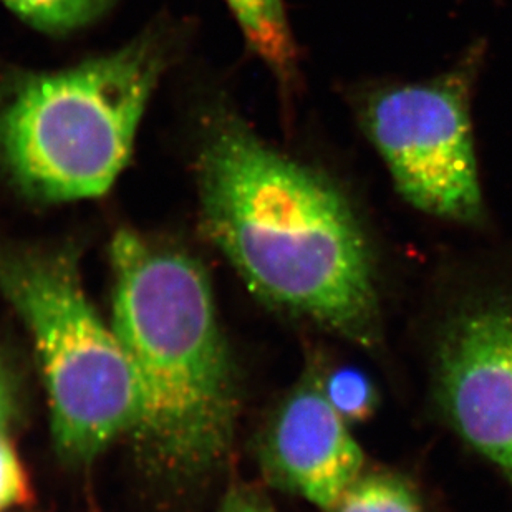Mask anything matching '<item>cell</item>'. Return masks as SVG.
Masks as SVG:
<instances>
[{
	"mask_svg": "<svg viewBox=\"0 0 512 512\" xmlns=\"http://www.w3.org/2000/svg\"><path fill=\"white\" fill-rule=\"evenodd\" d=\"M196 174L206 234L254 294L357 347L380 345L372 244L332 179L226 110L206 120Z\"/></svg>",
	"mask_w": 512,
	"mask_h": 512,
	"instance_id": "1",
	"label": "cell"
},
{
	"mask_svg": "<svg viewBox=\"0 0 512 512\" xmlns=\"http://www.w3.org/2000/svg\"><path fill=\"white\" fill-rule=\"evenodd\" d=\"M171 39L151 32L113 54L0 85V170L44 203L98 198L130 160L136 130L170 65Z\"/></svg>",
	"mask_w": 512,
	"mask_h": 512,
	"instance_id": "3",
	"label": "cell"
},
{
	"mask_svg": "<svg viewBox=\"0 0 512 512\" xmlns=\"http://www.w3.org/2000/svg\"><path fill=\"white\" fill-rule=\"evenodd\" d=\"M481 42L421 83H385L353 100L363 133L413 208L459 224L484 218L471 100L483 67Z\"/></svg>",
	"mask_w": 512,
	"mask_h": 512,
	"instance_id": "5",
	"label": "cell"
},
{
	"mask_svg": "<svg viewBox=\"0 0 512 512\" xmlns=\"http://www.w3.org/2000/svg\"><path fill=\"white\" fill-rule=\"evenodd\" d=\"M267 476L329 511L363 473V453L347 421L325 397L320 375H307L282 400L261 446Z\"/></svg>",
	"mask_w": 512,
	"mask_h": 512,
	"instance_id": "7",
	"label": "cell"
},
{
	"mask_svg": "<svg viewBox=\"0 0 512 512\" xmlns=\"http://www.w3.org/2000/svg\"><path fill=\"white\" fill-rule=\"evenodd\" d=\"M14 388L10 378L9 368L4 358L0 357V433H5L12 416H14Z\"/></svg>",
	"mask_w": 512,
	"mask_h": 512,
	"instance_id": "14",
	"label": "cell"
},
{
	"mask_svg": "<svg viewBox=\"0 0 512 512\" xmlns=\"http://www.w3.org/2000/svg\"><path fill=\"white\" fill-rule=\"evenodd\" d=\"M0 292L34 340L55 448L68 463H90L135 430L140 388L115 330L85 294L77 252L0 249Z\"/></svg>",
	"mask_w": 512,
	"mask_h": 512,
	"instance_id": "4",
	"label": "cell"
},
{
	"mask_svg": "<svg viewBox=\"0 0 512 512\" xmlns=\"http://www.w3.org/2000/svg\"><path fill=\"white\" fill-rule=\"evenodd\" d=\"M247 44L276 73L282 87L297 75V49L290 34L284 0H226Z\"/></svg>",
	"mask_w": 512,
	"mask_h": 512,
	"instance_id": "8",
	"label": "cell"
},
{
	"mask_svg": "<svg viewBox=\"0 0 512 512\" xmlns=\"http://www.w3.org/2000/svg\"><path fill=\"white\" fill-rule=\"evenodd\" d=\"M322 383L325 397L345 421L367 420L377 406V392L360 370L337 368Z\"/></svg>",
	"mask_w": 512,
	"mask_h": 512,
	"instance_id": "11",
	"label": "cell"
},
{
	"mask_svg": "<svg viewBox=\"0 0 512 512\" xmlns=\"http://www.w3.org/2000/svg\"><path fill=\"white\" fill-rule=\"evenodd\" d=\"M25 24L50 35H67L100 19L118 0H0Z\"/></svg>",
	"mask_w": 512,
	"mask_h": 512,
	"instance_id": "10",
	"label": "cell"
},
{
	"mask_svg": "<svg viewBox=\"0 0 512 512\" xmlns=\"http://www.w3.org/2000/svg\"><path fill=\"white\" fill-rule=\"evenodd\" d=\"M112 329L140 388L131 435L168 478L208 474L231 453L237 395L208 274L194 257L121 229L110 246Z\"/></svg>",
	"mask_w": 512,
	"mask_h": 512,
	"instance_id": "2",
	"label": "cell"
},
{
	"mask_svg": "<svg viewBox=\"0 0 512 512\" xmlns=\"http://www.w3.org/2000/svg\"><path fill=\"white\" fill-rule=\"evenodd\" d=\"M327 512H423L415 489L397 474H360Z\"/></svg>",
	"mask_w": 512,
	"mask_h": 512,
	"instance_id": "9",
	"label": "cell"
},
{
	"mask_svg": "<svg viewBox=\"0 0 512 512\" xmlns=\"http://www.w3.org/2000/svg\"><path fill=\"white\" fill-rule=\"evenodd\" d=\"M218 512H276L266 499L251 489L236 488L229 491Z\"/></svg>",
	"mask_w": 512,
	"mask_h": 512,
	"instance_id": "13",
	"label": "cell"
},
{
	"mask_svg": "<svg viewBox=\"0 0 512 512\" xmlns=\"http://www.w3.org/2000/svg\"><path fill=\"white\" fill-rule=\"evenodd\" d=\"M32 486L14 445L0 433V511L29 503Z\"/></svg>",
	"mask_w": 512,
	"mask_h": 512,
	"instance_id": "12",
	"label": "cell"
},
{
	"mask_svg": "<svg viewBox=\"0 0 512 512\" xmlns=\"http://www.w3.org/2000/svg\"><path fill=\"white\" fill-rule=\"evenodd\" d=\"M436 398L458 435L512 481V307L459 310L436 348Z\"/></svg>",
	"mask_w": 512,
	"mask_h": 512,
	"instance_id": "6",
	"label": "cell"
}]
</instances>
